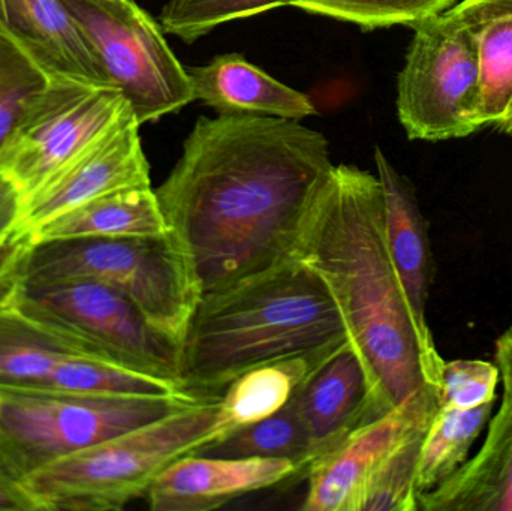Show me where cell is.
<instances>
[{
  "instance_id": "cell-19",
  "label": "cell",
  "mask_w": 512,
  "mask_h": 511,
  "mask_svg": "<svg viewBox=\"0 0 512 511\" xmlns=\"http://www.w3.org/2000/svg\"><path fill=\"white\" fill-rule=\"evenodd\" d=\"M188 69L195 99L219 114L303 120L318 113L309 96L280 83L240 54L215 57Z\"/></svg>"
},
{
  "instance_id": "cell-17",
  "label": "cell",
  "mask_w": 512,
  "mask_h": 511,
  "mask_svg": "<svg viewBox=\"0 0 512 511\" xmlns=\"http://www.w3.org/2000/svg\"><path fill=\"white\" fill-rule=\"evenodd\" d=\"M375 165L384 197L388 251L415 320L423 329L430 330L427 302L435 278V260L429 225L411 180L397 171L379 146L375 147Z\"/></svg>"
},
{
  "instance_id": "cell-20",
  "label": "cell",
  "mask_w": 512,
  "mask_h": 511,
  "mask_svg": "<svg viewBox=\"0 0 512 511\" xmlns=\"http://www.w3.org/2000/svg\"><path fill=\"white\" fill-rule=\"evenodd\" d=\"M450 11L477 45L481 128L512 137V0H459Z\"/></svg>"
},
{
  "instance_id": "cell-16",
  "label": "cell",
  "mask_w": 512,
  "mask_h": 511,
  "mask_svg": "<svg viewBox=\"0 0 512 511\" xmlns=\"http://www.w3.org/2000/svg\"><path fill=\"white\" fill-rule=\"evenodd\" d=\"M295 398L309 438L306 473L360 426L379 419L366 371L351 344L322 363Z\"/></svg>"
},
{
  "instance_id": "cell-33",
  "label": "cell",
  "mask_w": 512,
  "mask_h": 511,
  "mask_svg": "<svg viewBox=\"0 0 512 511\" xmlns=\"http://www.w3.org/2000/svg\"><path fill=\"white\" fill-rule=\"evenodd\" d=\"M495 363L501 372L504 392L512 395V327L502 332L495 342Z\"/></svg>"
},
{
  "instance_id": "cell-26",
  "label": "cell",
  "mask_w": 512,
  "mask_h": 511,
  "mask_svg": "<svg viewBox=\"0 0 512 511\" xmlns=\"http://www.w3.org/2000/svg\"><path fill=\"white\" fill-rule=\"evenodd\" d=\"M282 6H288V0H167L159 24L168 35L194 42L230 21Z\"/></svg>"
},
{
  "instance_id": "cell-32",
  "label": "cell",
  "mask_w": 512,
  "mask_h": 511,
  "mask_svg": "<svg viewBox=\"0 0 512 511\" xmlns=\"http://www.w3.org/2000/svg\"><path fill=\"white\" fill-rule=\"evenodd\" d=\"M26 243L23 237L18 236L0 243V300L6 296L15 282L18 264Z\"/></svg>"
},
{
  "instance_id": "cell-23",
  "label": "cell",
  "mask_w": 512,
  "mask_h": 511,
  "mask_svg": "<svg viewBox=\"0 0 512 511\" xmlns=\"http://www.w3.org/2000/svg\"><path fill=\"white\" fill-rule=\"evenodd\" d=\"M493 410L495 402L472 410L439 405L421 444L418 497L436 488L468 461L469 452L489 425Z\"/></svg>"
},
{
  "instance_id": "cell-8",
  "label": "cell",
  "mask_w": 512,
  "mask_h": 511,
  "mask_svg": "<svg viewBox=\"0 0 512 511\" xmlns=\"http://www.w3.org/2000/svg\"><path fill=\"white\" fill-rule=\"evenodd\" d=\"M411 27L396 98L409 140L445 141L481 131L480 65L468 27L450 9Z\"/></svg>"
},
{
  "instance_id": "cell-22",
  "label": "cell",
  "mask_w": 512,
  "mask_h": 511,
  "mask_svg": "<svg viewBox=\"0 0 512 511\" xmlns=\"http://www.w3.org/2000/svg\"><path fill=\"white\" fill-rule=\"evenodd\" d=\"M324 362L286 359L240 375L219 398L218 441L282 410Z\"/></svg>"
},
{
  "instance_id": "cell-21",
  "label": "cell",
  "mask_w": 512,
  "mask_h": 511,
  "mask_svg": "<svg viewBox=\"0 0 512 511\" xmlns=\"http://www.w3.org/2000/svg\"><path fill=\"white\" fill-rule=\"evenodd\" d=\"M168 233L155 189L141 186L102 195L62 213L36 228L26 242L159 237Z\"/></svg>"
},
{
  "instance_id": "cell-3",
  "label": "cell",
  "mask_w": 512,
  "mask_h": 511,
  "mask_svg": "<svg viewBox=\"0 0 512 511\" xmlns=\"http://www.w3.org/2000/svg\"><path fill=\"white\" fill-rule=\"evenodd\" d=\"M349 345L321 279L297 260L201 297L180 345V386L219 398L234 380L286 359L324 362Z\"/></svg>"
},
{
  "instance_id": "cell-5",
  "label": "cell",
  "mask_w": 512,
  "mask_h": 511,
  "mask_svg": "<svg viewBox=\"0 0 512 511\" xmlns=\"http://www.w3.org/2000/svg\"><path fill=\"white\" fill-rule=\"evenodd\" d=\"M63 279L98 282L119 291L179 347L201 300L197 279L170 233L26 243L15 281Z\"/></svg>"
},
{
  "instance_id": "cell-7",
  "label": "cell",
  "mask_w": 512,
  "mask_h": 511,
  "mask_svg": "<svg viewBox=\"0 0 512 511\" xmlns=\"http://www.w3.org/2000/svg\"><path fill=\"white\" fill-rule=\"evenodd\" d=\"M3 300L105 362L182 387L179 345L107 285L83 279L15 281Z\"/></svg>"
},
{
  "instance_id": "cell-12",
  "label": "cell",
  "mask_w": 512,
  "mask_h": 511,
  "mask_svg": "<svg viewBox=\"0 0 512 511\" xmlns=\"http://www.w3.org/2000/svg\"><path fill=\"white\" fill-rule=\"evenodd\" d=\"M140 126L129 110L98 140L21 197L18 236L26 240L45 222L102 195L152 186Z\"/></svg>"
},
{
  "instance_id": "cell-18",
  "label": "cell",
  "mask_w": 512,
  "mask_h": 511,
  "mask_svg": "<svg viewBox=\"0 0 512 511\" xmlns=\"http://www.w3.org/2000/svg\"><path fill=\"white\" fill-rule=\"evenodd\" d=\"M420 511H512V395L487 425L486 440L436 488L418 497Z\"/></svg>"
},
{
  "instance_id": "cell-29",
  "label": "cell",
  "mask_w": 512,
  "mask_h": 511,
  "mask_svg": "<svg viewBox=\"0 0 512 511\" xmlns=\"http://www.w3.org/2000/svg\"><path fill=\"white\" fill-rule=\"evenodd\" d=\"M45 77L18 51L0 42V147Z\"/></svg>"
},
{
  "instance_id": "cell-2",
  "label": "cell",
  "mask_w": 512,
  "mask_h": 511,
  "mask_svg": "<svg viewBox=\"0 0 512 511\" xmlns=\"http://www.w3.org/2000/svg\"><path fill=\"white\" fill-rule=\"evenodd\" d=\"M295 260L330 291L363 363L376 417L426 387L441 390L445 360L415 320L385 239L378 176L334 165L307 213Z\"/></svg>"
},
{
  "instance_id": "cell-6",
  "label": "cell",
  "mask_w": 512,
  "mask_h": 511,
  "mask_svg": "<svg viewBox=\"0 0 512 511\" xmlns=\"http://www.w3.org/2000/svg\"><path fill=\"white\" fill-rule=\"evenodd\" d=\"M201 396L39 392L0 387V450L23 480L33 471L170 416Z\"/></svg>"
},
{
  "instance_id": "cell-27",
  "label": "cell",
  "mask_w": 512,
  "mask_h": 511,
  "mask_svg": "<svg viewBox=\"0 0 512 511\" xmlns=\"http://www.w3.org/2000/svg\"><path fill=\"white\" fill-rule=\"evenodd\" d=\"M426 429L406 438L370 480L357 511H417V471Z\"/></svg>"
},
{
  "instance_id": "cell-4",
  "label": "cell",
  "mask_w": 512,
  "mask_h": 511,
  "mask_svg": "<svg viewBox=\"0 0 512 511\" xmlns=\"http://www.w3.org/2000/svg\"><path fill=\"white\" fill-rule=\"evenodd\" d=\"M219 398L33 471L23 485L36 511H119L146 497L165 468L218 441Z\"/></svg>"
},
{
  "instance_id": "cell-10",
  "label": "cell",
  "mask_w": 512,
  "mask_h": 511,
  "mask_svg": "<svg viewBox=\"0 0 512 511\" xmlns=\"http://www.w3.org/2000/svg\"><path fill=\"white\" fill-rule=\"evenodd\" d=\"M129 110L131 105L117 87L45 78L0 147V171L24 197Z\"/></svg>"
},
{
  "instance_id": "cell-14",
  "label": "cell",
  "mask_w": 512,
  "mask_h": 511,
  "mask_svg": "<svg viewBox=\"0 0 512 511\" xmlns=\"http://www.w3.org/2000/svg\"><path fill=\"white\" fill-rule=\"evenodd\" d=\"M0 42L26 57L45 78L113 86L63 0H0Z\"/></svg>"
},
{
  "instance_id": "cell-25",
  "label": "cell",
  "mask_w": 512,
  "mask_h": 511,
  "mask_svg": "<svg viewBox=\"0 0 512 511\" xmlns=\"http://www.w3.org/2000/svg\"><path fill=\"white\" fill-rule=\"evenodd\" d=\"M459 0H288L310 14L355 24L363 30L409 26L442 14Z\"/></svg>"
},
{
  "instance_id": "cell-24",
  "label": "cell",
  "mask_w": 512,
  "mask_h": 511,
  "mask_svg": "<svg viewBox=\"0 0 512 511\" xmlns=\"http://www.w3.org/2000/svg\"><path fill=\"white\" fill-rule=\"evenodd\" d=\"M195 453L215 458L289 459L297 467L295 479L303 480L309 465V438L297 398L292 396L273 416L239 429L218 443L201 447Z\"/></svg>"
},
{
  "instance_id": "cell-30",
  "label": "cell",
  "mask_w": 512,
  "mask_h": 511,
  "mask_svg": "<svg viewBox=\"0 0 512 511\" xmlns=\"http://www.w3.org/2000/svg\"><path fill=\"white\" fill-rule=\"evenodd\" d=\"M0 511H36L23 485V477L0 450Z\"/></svg>"
},
{
  "instance_id": "cell-9",
  "label": "cell",
  "mask_w": 512,
  "mask_h": 511,
  "mask_svg": "<svg viewBox=\"0 0 512 511\" xmlns=\"http://www.w3.org/2000/svg\"><path fill=\"white\" fill-rule=\"evenodd\" d=\"M63 2L140 125L195 101L188 69L171 50L161 24L134 0Z\"/></svg>"
},
{
  "instance_id": "cell-15",
  "label": "cell",
  "mask_w": 512,
  "mask_h": 511,
  "mask_svg": "<svg viewBox=\"0 0 512 511\" xmlns=\"http://www.w3.org/2000/svg\"><path fill=\"white\" fill-rule=\"evenodd\" d=\"M295 476L297 467L289 459L215 458L191 453L165 468L146 498L152 511H212Z\"/></svg>"
},
{
  "instance_id": "cell-11",
  "label": "cell",
  "mask_w": 512,
  "mask_h": 511,
  "mask_svg": "<svg viewBox=\"0 0 512 511\" xmlns=\"http://www.w3.org/2000/svg\"><path fill=\"white\" fill-rule=\"evenodd\" d=\"M0 387L39 392L173 396L188 393L158 377L99 359L66 336L0 300Z\"/></svg>"
},
{
  "instance_id": "cell-31",
  "label": "cell",
  "mask_w": 512,
  "mask_h": 511,
  "mask_svg": "<svg viewBox=\"0 0 512 511\" xmlns=\"http://www.w3.org/2000/svg\"><path fill=\"white\" fill-rule=\"evenodd\" d=\"M20 210L21 192L11 179L0 171V243L18 236Z\"/></svg>"
},
{
  "instance_id": "cell-13",
  "label": "cell",
  "mask_w": 512,
  "mask_h": 511,
  "mask_svg": "<svg viewBox=\"0 0 512 511\" xmlns=\"http://www.w3.org/2000/svg\"><path fill=\"white\" fill-rule=\"evenodd\" d=\"M429 386L379 419L360 426L307 471L304 511H357L361 497L388 456L414 432L426 429L441 405Z\"/></svg>"
},
{
  "instance_id": "cell-28",
  "label": "cell",
  "mask_w": 512,
  "mask_h": 511,
  "mask_svg": "<svg viewBox=\"0 0 512 511\" xmlns=\"http://www.w3.org/2000/svg\"><path fill=\"white\" fill-rule=\"evenodd\" d=\"M501 372L495 362L459 359L444 362L441 371V405L472 410L496 401Z\"/></svg>"
},
{
  "instance_id": "cell-1",
  "label": "cell",
  "mask_w": 512,
  "mask_h": 511,
  "mask_svg": "<svg viewBox=\"0 0 512 511\" xmlns=\"http://www.w3.org/2000/svg\"><path fill=\"white\" fill-rule=\"evenodd\" d=\"M333 167L327 138L300 120L200 117L155 192L201 297L294 261Z\"/></svg>"
}]
</instances>
